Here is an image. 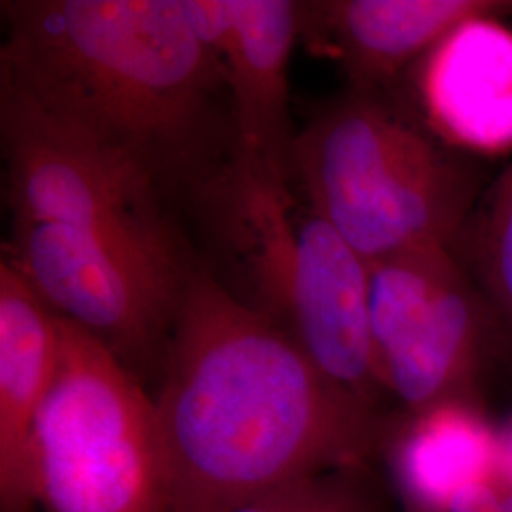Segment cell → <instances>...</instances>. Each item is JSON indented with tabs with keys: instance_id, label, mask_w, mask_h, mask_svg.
<instances>
[{
	"instance_id": "obj_1",
	"label": "cell",
	"mask_w": 512,
	"mask_h": 512,
	"mask_svg": "<svg viewBox=\"0 0 512 512\" xmlns=\"http://www.w3.org/2000/svg\"><path fill=\"white\" fill-rule=\"evenodd\" d=\"M173 512H232L361 458L370 404L196 264L154 397Z\"/></svg>"
},
{
	"instance_id": "obj_2",
	"label": "cell",
	"mask_w": 512,
	"mask_h": 512,
	"mask_svg": "<svg viewBox=\"0 0 512 512\" xmlns=\"http://www.w3.org/2000/svg\"><path fill=\"white\" fill-rule=\"evenodd\" d=\"M0 92L188 198L236 148L219 59L183 0H8Z\"/></svg>"
},
{
	"instance_id": "obj_3",
	"label": "cell",
	"mask_w": 512,
	"mask_h": 512,
	"mask_svg": "<svg viewBox=\"0 0 512 512\" xmlns=\"http://www.w3.org/2000/svg\"><path fill=\"white\" fill-rule=\"evenodd\" d=\"M203 268L241 306L287 332L330 380L372 403L380 384L368 262L300 194L236 145L186 198Z\"/></svg>"
},
{
	"instance_id": "obj_4",
	"label": "cell",
	"mask_w": 512,
	"mask_h": 512,
	"mask_svg": "<svg viewBox=\"0 0 512 512\" xmlns=\"http://www.w3.org/2000/svg\"><path fill=\"white\" fill-rule=\"evenodd\" d=\"M289 179L368 264L452 247L486 188L471 156L357 88L298 129Z\"/></svg>"
},
{
	"instance_id": "obj_5",
	"label": "cell",
	"mask_w": 512,
	"mask_h": 512,
	"mask_svg": "<svg viewBox=\"0 0 512 512\" xmlns=\"http://www.w3.org/2000/svg\"><path fill=\"white\" fill-rule=\"evenodd\" d=\"M61 336L59 374L33 433L38 505L44 512H173L154 397L65 319Z\"/></svg>"
},
{
	"instance_id": "obj_6",
	"label": "cell",
	"mask_w": 512,
	"mask_h": 512,
	"mask_svg": "<svg viewBox=\"0 0 512 512\" xmlns=\"http://www.w3.org/2000/svg\"><path fill=\"white\" fill-rule=\"evenodd\" d=\"M2 260L55 315L86 332L141 384L162 376L196 264L181 236L124 238L12 222Z\"/></svg>"
},
{
	"instance_id": "obj_7",
	"label": "cell",
	"mask_w": 512,
	"mask_h": 512,
	"mask_svg": "<svg viewBox=\"0 0 512 512\" xmlns=\"http://www.w3.org/2000/svg\"><path fill=\"white\" fill-rule=\"evenodd\" d=\"M492 319L452 247H423L368 264L378 380L416 410L450 403Z\"/></svg>"
},
{
	"instance_id": "obj_8",
	"label": "cell",
	"mask_w": 512,
	"mask_h": 512,
	"mask_svg": "<svg viewBox=\"0 0 512 512\" xmlns=\"http://www.w3.org/2000/svg\"><path fill=\"white\" fill-rule=\"evenodd\" d=\"M6 202L12 222L63 224L124 238H169L164 198L128 165L0 92Z\"/></svg>"
},
{
	"instance_id": "obj_9",
	"label": "cell",
	"mask_w": 512,
	"mask_h": 512,
	"mask_svg": "<svg viewBox=\"0 0 512 512\" xmlns=\"http://www.w3.org/2000/svg\"><path fill=\"white\" fill-rule=\"evenodd\" d=\"M183 8L224 71L236 145L289 177L298 133L291 114L289 63L300 38V2L183 0Z\"/></svg>"
},
{
	"instance_id": "obj_10",
	"label": "cell",
	"mask_w": 512,
	"mask_h": 512,
	"mask_svg": "<svg viewBox=\"0 0 512 512\" xmlns=\"http://www.w3.org/2000/svg\"><path fill=\"white\" fill-rule=\"evenodd\" d=\"M484 16L512 19V0H315L300 2V38L340 65L349 88L380 90Z\"/></svg>"
},
{
	"instance_id": "obj_11",
	"label": "cell",
	"mask_w": 512,
	"mask_h": 512,
	"mask_svg": "<svg viewBox=\"0 0 512 512\" xmlns=\"http://www.w3.org/2000/svg\"><path fill=\"white\" fill-rule=\"evenodd\" d=\"M418 93L442 143L471 158H512V19L459 25L421 59Z\"/></svg>"
},
{
	"instance_id": "obj_12",
	"label": "cell",
	"mask_w": 512,
	"mask_h": 512,
	"mask_svg": "<svg viewBox=\"0 0 512 512\" xmlns=\"http://www.w3.org/2000/svg\"><path fill=\"white\" fill-rule=\"evenodd\" d=\"M61 319L0 262V512L38 507L33 433L61 366Z\"/></svg>"
},
{
	"instance_id": "obj_13",
	"label": "cell",
	"mask_w": 512,
	"mask_h": 512,
	"mask_svg": "<svg viewBox=\"0 0 512 512\" xmlns=\"http://www.w3.org/2000/svg\"><path fill=\"white\" fill-rule=\"evenodd\" d=\"M494 458V440L482 421L456 403L423 410L401 450L408 492L431 507H448L461 488L475 484Z\"/></svg>"
},
{
	"instance_id": "obj_14",
	"label": "cell",
	"mask_w": 512,
	"mask_h": 512,
	"mask_svg": "<svg viewBox=\"0 0 512 512\" xmlns=\"http://www.w3.org/2000/svg\"><path fill=\"white\" fill-rule=\"evenodd\" d=\"M452 251L495 319L512 327V158L480 194Z\"/></svg>"
},
{
	"instance_id": "obj_15",
	"label": "cell",
	"mask_w": 512,
	"mask_h": 512,
	"mask_svg": "<svg viewBox=\"0 0 512 512\" xmlns=\"http://www.w3.org/2000/svg\"><path fill=\"white\" fill-rule=\"evenodd\" d=\"M232 512H368L348 476L327 471L260 495Z\"/></svg>"
},
{
	"instance_id": "obj_16",
	"label": "cell",
	"mask_w": 512,
	"mask_h": 512,
	"mask_svg": "<svg viewBox=\"0 0 512 512\" xmlns=\"http://www.w3.org/2000/svg\"><path fill=\"white\" fill-rule=\"evenodd\" d=\"M450 512H501L494 492L482 484H469L461 488L448 503Z\"/></svg>"
},
{
	"instance_id": "obj_17",
	"label": "cell",
	"mask_w": 512,
	"mask_h": 512,
	"mask_svg": "<svg viewBox=\"0 0 512 512\" xmlns=\"http://www.w3.org/2000/svg\"><path fill=\"white\" fill-rule=\"evenodd\" d=\"M505 459H507L512 473V431L509 433V437H507V444H505Z\"/></svg>"
},
{
	"instance_id": "obj_18",
	"label": "cell",
	"mask_w": 512,
	"mask_h": 512,
	"mask_svg": "<svg viewBox=\"0 0 512 512\" xmlns=\"http://www.w3.org/2000/svg\"><path fill=\"white\" fill-rule=\"evenodd\" d=\"M501 512H512V495H509V497L501 503Z\"/></svg>"
}]
</instances>
